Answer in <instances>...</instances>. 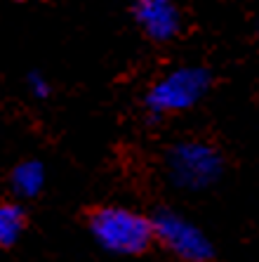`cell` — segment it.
<instances>
[{"mask_svg": "<svg viewBox=\"0 0 259 262\" xmlns=\"http://www.w3.org/2000/svg\"><path fill=\"white\" fill-rule=\"evenodd\" d=\"M92 234L97 244L118 255H139L156 236L153 222L125 208H102L92 215Z\"/></svg>", "mask_w": 259, "mask_h": 262, "instance_id": "cell-1", "label": "cell"}, {"mask_svg": "<svg viewBox=\"0 0 259 262\" xmlns=\"http://www.w3.org/2000/svg\"><path fill=\"white\" fill-rule=\"evenodd\" d=\"M207 83H210V76L203 69H177L151 88L149 97H146V106L156 114L189 109L205 95Z\"/></svg>", "mask_w": 259, "mask_h": 262, "instance_id": "cell-2", "label": "cell"}, {"mask_svg": "<svg viewBox=\"0 0 259 262\" xmlns=\"http://www.w3.org/2000/svg\"><path fill=\"white\" fill-rule=\"evenodd\" d=\"M170 172L179 187L203 189L222 175V159L210 144L186 142L170 156Z\"/></svg>", "mask_w": 259, "mask_h": 262, "instance_id": "cell-3", "label": "cell"}, {"mask_svg": "<svg viewBox=\"0 0 259 262\" xmlns=\"http://www.w3.org/2000/svg\"><path fill=\"white\" fill-rule=\"evenodd\" d=\"M153 232L177 257L193 260V262L212 257V246L205 238V234L200 232L198 227H193L191 222L177 217L175 213L158 215L153 220Z\"/></svg>", "mask_w": 259, "mask_h": 262, "instance_id": "cell-4", "label": "cell"}, {"mask_svg": "<svg viewBox=\"0 0 259 262\" xmlns=\"http://www.w3.org/2000/svg\"><path fill=\"white\" fill-rule=\"evenodd\" d=\"M134 19L153 40H170L179 31V12L172 0H134Z\"/></svg>", "mask_w": 259, "mask_h": 262, "instance_id": "cell-5", "label": "cell"}, {"mask_svg": "<svg viewBox=\"0 0 259 262\" xmlns=\"http://www.w3.org/2000/svg\"><path fill=\"white\" fill-rule=\"evenodd\" d=\"M45 182V170L38 161H24L12 170V189L17 196L31 199L42 189Z\"/></svg>", "mask_w": 259, "mask_h": 262, "instance_id": "cell-6", "label": "cell"}, {"mask_svg": "<svg viewBox=\"0 0 259 262\" xmlns=\"http://www.w3.org/2000/svg\"><path fill=\"white\" fill-rule=\"evenodd\" d=\"M24 229V210L14 203L0 206V248L12 246Z\"/></svg>", "mask_w": 259, "mask_h": 262, "instance_id": "cell-7", "label": "cell"}, {"mask_svg": "<svg viewBox=\"0 0 259 262\" xmlns=\"http://www.w3.org/2000/svg\"><path fill=\"white\" fill-rule=\"evenodd\" d=\"M29 88H31V92H33L36 97H40V99H45L50 95L48 80L42 78L40 73H33V76H29Z\"/></svg>", "mask_w": 259, "mask_h": 262, "instance_id": "cell-8", "label": "cell"}]
</instances>
